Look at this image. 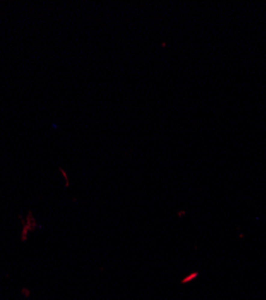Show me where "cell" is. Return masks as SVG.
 <instances>
[]
</instances>
